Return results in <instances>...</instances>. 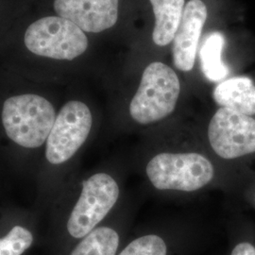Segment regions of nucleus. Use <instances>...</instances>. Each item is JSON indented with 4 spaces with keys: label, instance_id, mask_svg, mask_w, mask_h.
Segmentation results:
<instances>
[{
    "label": "nucleus",
    "instance_id": "nucleus-1",
    "mask_svg": "<svg viewBox=\"0 0 255 255\" xmlns=\"http://www.w3.org/2000/svg\"><path fill=\"white\" fill-rule=\"evenodd\" d=\"M181 94L178 75L168 65L154 62L144 70L129 104V115L138 124L149 125L169 117Z\"/></svg>",
    "mask_w": 255,
    "mask_h": 255
},
{
    "label": "nucleus",
    "instance_id": "nucleus-2",
    "mask_svg": "<svg viewBox=\"0 0 255 255\" xmlns=\"http://www.w3.org/2000/svg\"><path fill=\"white\" fill-rule=\"evenodd\" d=\"M56 114L45 98L26 94L4 102L2 123L6 134L17 145L36 148L47 140L54 125Z\"/></svg>",
    "mask_w": 255,
    "mask_h": 255
},
{
    "label": "nucleus",
    "instance_id": "nucleus-3",
    "mask_svg": "<svg viewBox=\"0 0 255 255\" xmlns=\"http://www.w3.org/2000/svg\"><path fill=\"white\" fill-rule=\"evenodd\" d=\"M146 174L158 190L195 192L214 180L215 167L198 152H162L148 161Z\"/></svg>",
    "mask_w": 255,
    "mask_h": 255
},
{
    "label": "nucleus",
    "instance_id": "nucleus-4",
    "mask_svg": "<svg viewBox=\"0 0 255 255\" xmlns=\"http://www.w3.org/2000/svg\"><path fill=\"white\" fill-rule=\"evenodd\" d=\"M24 42L33 54L55 60H73L88 47L84 31L61 16H46L32 23Z\"/></svg>",
    "mask_w": 255,
    "mask_h": 255
},
{
    "label": "nucleus",
    "instance_id": "nucleus-5",
    "mask_svg": "<svg viewBox=\"0 0 255 255\" xmlns=\"http://www.w3.org/2000/svg\"><path fill=\"white\" fill-rule=\"evenodd\" d=\"M119 184L107 173H97L82 183L80 198L67 222L74 238H83L101 223L119 200Z\"/></svg>",
    "mask_w": 255,
    "mask_h": 255
},
{
    "label": "nucleus",
    "instance_id": "nucleus-6",
    "mask_svg": "<svg viewBox=\"0 0 255 255\" xmlns=\"http://www.w3.org/2000/svg\"><path fill=\"white\" fill-rule=\"evenodd\" d=\"M91 111L82 101L64 104L56 117L46 140V157L50 164H64L85 143L91 131Z\"/></svg>",
    "mask_w": 255,
    "mask_h": 255
},
{
    "label": "nucleus",
    "instance_id": "nucleus-7",
    "mask_svg": "<svg viewBox=\"0 0 255 255\" xmlns=\"http://www.w3.org/2000/svg\"><path fill=\"white\" fill-rule=\"evenodd\" d=\"M207 136L216 154L233 160L255 152V119L220 107L210 120Z\"/></svg>",
    "mask_w": 255,
    "mask_h": 255
},
{
    "label": "nucleus",
    "instance_id": "nucleus-8",
    "mask_svg": "<svg viewBox=\"0 0 255 255\" xmlns=\"http://www.w3.org/2000/svg\"><path fill=\"white\" fill-rule=\"evenodd\" d=\"M119 0H54L59 16L86 32L98 33L116 25Z\"/></svg>",
    "mask_w": 255,
    "mask_h": 255
},
{
    "label": "nucleus",
    "instance_id": "nucleus-9",
    "mask_svg": "<svg viewBox=\"0 0 255 255\" xmlns=\"http://www.w3.org/2000/svg\"><path fill=\"white\" fill-rule=\"evenodd\" d=\"M206 19L207 8L201 0H190L185 5L180 26L173 38L172 56L177 69L183 72L193 69Z\"/></svg>",
    "mask_w": 255,
    "mask_h": 255
},
{
    "label": "nucleus",
    "instance_id": "nucleus-10",
    "mask_svg": "<svg viewBox=\"0 0 255 255\" xmlns=\"http://www.w3.org/2000/svg\"><path fill=\"white\" fill-rule=\"evenodd\" d=\"M213 98L220 107L251 117L255 115V83L250 77L237 76L220 82Z\"/></svg>",
    "mask_w": 255,
    "mask_h": 255
},
{
    "label": "nucleus",
    "instance_id": "nucleus-11",
    "mask_svg": "<svg viewBox=\"0 0 255 255\" xmlns=\"http://www.w3.org/2000/svg\"><path fill=\"white\" fill-rule=\"evenodd\" d=\"M155 15L152 32L157 46L169 45L180 26L184 9V0H150Z\"/></svg>",
    "mask_w": 255,
    "mask_h": 255
},
{
    "label": "nucleus",
    "instance_id": "nucleus-12",
    "mask_svg": "<svg viewBox=\"0 0 255 255\" xmlns=\"http://www.w3.org/2000/svg\"><path fill=\"white\" fill-rule=\"evenodd\" d=\"M226 39L220 31L210 32L202 42L200 50L201 70L210 82L223 81L230 73L222 59Z\"/></svg>",
    "mask_w": 255,
    "mask_h": 255
},
{
    "label": "nucleus",
    "instance_id": "nucleus-13",
    "mask_svg": "<svg viewBox=\"0 0 255 255\" xmlns=\"http://www.w3.org/2000/svg\"><path fill=\"white\" fill-rule=\"evenodd\" d=\"M119 246L118 232L110 227H100L83 237L71 255H116Z\"/></svg>",
    "mask_w": 255,
    "mask_h": 255
},
{
    "label": "nucleus",
    "instance_id": "nucleus-14",
    "mask_svg": "<svg viewBox=\"0 0 255 255\" xmlns=\"http://www.w3.org/2000/svg\"><path fill=\"white\" fill-rule=\"evenodd\" d=\"M33 241L32 234L22 226H14L9 234L0 238V255H22Z\"/></svg>",
    "mask_w": 255,
    "mask_h": 255
},
{
    "label": "nucleus",
    "instance_id": "nucleus-15",
    "mask_svg": "<svg viewBox=\"0 0 255 255\" xmlns=\"http://www.w3.org/2000/svg\"><path fill=\"white\" fill-rule=\"evenodd\" d=\"M119 255H167V246L162 237L146 235L131 241Z\"/></svg>",
    "mask_w": 255,
    "mask_h": 255
},
{
    "label": "nucleus",
    "instance_id": "nucleus-16",
    "mask_svg": "<svg viewBox=\"0 0 255 255\" xmlns=\"http://www.w3.org/2000/svg\"><path fill=\"white\" fill-rule=\"evenodd\" d=\"M231 255H255V247L248 242H242L234 248Z\"/></svg>",
    "mask_w": 255,
    "mask_h": 255
}]
</instances>
